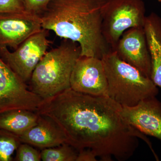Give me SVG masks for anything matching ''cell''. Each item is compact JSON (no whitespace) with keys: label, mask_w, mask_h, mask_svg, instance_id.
Masks as SVG:
<instances>
[{"label":"cell","mask_w":161,"mask_h":161,"mask_svg":"<svg viewBox=\"0 0 161 161\" xmlns=\"http://www.w3.org/2000/svg\"><path fill=\"white\" fill-rule=\"evenodd\" d=\"M142 0H111L103 12L102 31L112 51L122 35L133 27H144L147 16Z\"/></svg>","instance_id":"obj_5"},{"label":"cell","mask_w":161,"mask_h":161,"mask_svg":"<svg viewBox=\"0 0 161 161\" xmlns=\"http://www.w3.org/2000/svg\"><path fill=\"white\" fill-rule=\"evenodd\" d=\"M24 12L26 11L22 0H0V14Z\"/></svg>","instance_id":"obj_19"},{"label":"cell","mask_w":161,"mask_h":161,"mask_svg":"<svg viewBox=\"0 0 161 161\" xmlns=\"http://www.w3.org/2000/svg\"><path fill=\"white\" fill-rule=\"evenodd\" d=\"M113 51L122 60L150 78L151 58L144 27H133L124 32Z\"/></svg>","instance_id":"obj_10"},{"label":"cell","mask_w":161,"mask_h":161,"mask_svg":"<svg viewBox=\"0 0 161 161\" xmlns=\"http://www.w3.org/2000/svg\"><path fill=\"white\" fill-rule=\"evenodd\" d=\"M19 137L21 142L42 150L67 143L61 130L51 120L40 115L36 124Z\"/></svg>","instance_id":"obj_12"},{"label":"cell","mask_w":161,"mask_h":161,"mask_svg":"<svg viewBox=\"0 0 161 161\" xmlns=\"http://www.w3.org/2000/svg\"><path fill=\"white\" fill-rule=\"evenodd\" d=\"M19 137L0 128V161H12V155L21 143Z\"/></svg>","instance_id":"obj_16"},{"label":"cell","mask_w":161,"mask_h":161,"mask_svg":"<svg viewBox=\"0 0 161 161\" xmlns=\"http://www.w3.org/2000/svg\"><path fill=\"white\" fill-rule=\"evenodd\" d=\"M39 116L27 110L7 111L0 113V128L19 136L36 124Z\"/></svg>","instance_id":"obj_14"},{"label":"cell","mask_w":161,"mask_h":161,"mask_svg":"<svg viewBox=\"0 0 161 161\" xmlns=\"http://www.w3.org/2000/svg\"><path fill=\"white\" fill-rule=\"evenodd\" d=\"M43 100L0 57V113L16 109L36 112Z\"/></svg>","instance_id":"obj_7"},{"label":"cell","mask_w":161,"mask_h":161,"mask_svg":"<svg viewBox=\"0 0 161 161\" xmlns=\"http://www.w3.org/2000/svg\"><path fill=\"white\" fill-rule=\"evenodd\" d=\"M36 112L54 122L78 152L89 150L102 161H125L134 154L140 139L159 159L150 140L128 122L122 107L108 96L69 88L43 100Z\"/></svg>","instance_id":"obj_1"},{"label":"cell","mask_w":161,"mask_h":161,"mask_svg":"<svg viewBox=\"0 0 161 161\" xmlns=\"http://www.w3.org/2000/svg\"><path fill=\"white\" fill-rule=\"evenodd\" d=\"M101 59L108 81V96L121 106H135L158 94L151 78L122 60L115 51H110Z\"/></svg>","instance_id":"obj_4"},{"label":"cell","mask_w":161,"mask_h":161,"mask_svg":"<svg viewBox=\"0 0 161 161\" xmlns=\"http://www.w3.org/2000/svg\"><path fill=\"white\" fill-rule=\"evenodd\" d=\"M122 114L142 133L161 141V102L156 96L144 99L134 107H122Z\"/></svg>","instance_id":"obj_11"},{"label":"cell","mask_w":161,"mask_h":161,"mask_svg":"<svg viewBox=\"0 0 161 161\" xmlns=\"http://www.w3.org/2000/svg\"><path fill=\"white\" fill-rule=\"evenodd\" d=\"M111 0H51L40 15L42 28L76 42L81 57L101 59L112 50L102 31L103 12Z\"/></svg>","instance_id":"obj_2"},{"label":"cell","mask_w":161,"mask_h":161,"mask_svg":"<svg viewBox=\"0 0 161 161\" xmlns=\"http://www.w3.org/2000/svg\"><path fill=\"white\" fill-rule=\"evenodd\" d=\"M70 88L95 96H108V81L102 59L80 57L71 76Z\"/></svg>","instance_id":"obj_8"},{"label":"cell","mask_w":161,"mask_h":161,"mask_svg":"<svg viewBox=\"0 0 161 161\" xmlns=\"http://www.w3.org/2000/svg\"><path fill=\"white\" fill-rule=\"evenodd\" d=\"M80 53L79 44L68 39L47 52L33 72L30 90L44 100L70 88L71 76Z\"/></svg>","instance_id":"obj_3"},{"label":"cell","mask_w":161,"mask_h":161,"mask_svg":"<svg viewBox=\"0 0 161 161\" xmlns=\"http://www.w3.org/2000/svg\"><path fill=\"white\" fill-rule=\"evenodd\" d=\"M151 58L150 78L161 88V18L153 12L146 17L144 26Z\"/></svg>","instance_id":"obj_13"},{"label":"cell","mask_w":161,"mask_h":161,"mask_svg":"<svg viewBox=\"0 0 161 161\" xmlns=\"http://www.w3.org/2000/svg\"><path fill=\"white\" fill-rule=\"evenodd\" d=\"M78 152L65 143L57 147L43 149L41 152L43 161H76Z\"/></svg>","instance_id":"obj_15"},{"label":"cell","mask_w":161,"mask_h":161,"mask_svg":"<svg viewBox=\"0 0 161 161\" xmlns=\"http://www.w3.org/2000/svg\"><path fill=\"white\" fill-rule=\"evenodd\" d=\"M49 31L42 28L24 40L14 52L6 47L0 48V57L26 84L47 52L50 43L47 39Z\"/></svg>","instance_id":"obj_6"},{"label":"cell","mask_w":161,"mask_h":161,"mask_svg":"<svg viewBox=\"0 0 161 161\" xmlns=\"http://www.w3.org/2000/svg\"><path fill=\"white\" fill-rule=\"evenodd\" d=\"M96 157L89 150H83L78 152L76 161H95Z\"/></svg>","instance_id":"obj_20"},{"label":"cell","mask_w":161,"mask_h":161,"mask_svg":"<svg viewBox=\"0 0 161 161\" xmlns=\"http://www.w3.org/2000/svg\"><path fill=\"white\" fill-rule=\"evenodd\" d=\"M14 158V161H40L41 152L35 149L31 145L21 143L18 147Z\"/></svg>","instance_id":"obj_17"},{"label":"cell","mask_w":161,"mask_h":161,"mask_svg":"<svg viewBox=\"0 0 161 161\" xmlns=\"http://www.w3.org/2000/svg\"><path fill=\"white\" fill-rule=\"evenodd\" d=\"M27 12L40 16L51 0H22Z\"/></svg>","instance_id":"obj_18"},{"label":"cell","mask_w":161,"mask_h":161,"mask_svg":"<svg viewBox=\"0 0 161 161\" xmlns=\"http://www.w3.org/2000/svg\"><path fill=\"white\" fill-rule=\"evenodd\" d=\"M158 2H159L160 3H161V0H158Z\"/></svg>","instance_id":"obj_21"},{"label":"cell","mask_w":161,"mask_h":161,"mask_svg":"<svg viewBox=\"0 0 161 161\" xmlns=\"http://www.w3.org/2000/svg\"><path fill=\"white\" fill-rule=\"evenodd\" d=\"M42 29L39 16L27 12L0 14V48L16 49L24 40Z\"/></svg>","instance_id":"obj_9"}]
</instances>
